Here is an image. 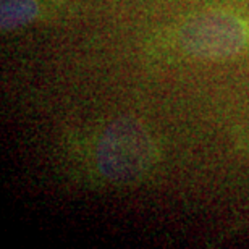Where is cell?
Wrapping results in <instances>:
<instances>
[{"instance_id": "3957f363", "label": "cell", "mask_w": 249, "mask_h": 249, "mask_svg": "<svg viewBox=\"0 0 249 249\" xmlns=\"http://www.w3.org/2000/svg\"><path fill=\"white\" fill-rule=\"evenodd\" d=\"M39 5L36 0H2L0 23L3 31H10L33 21L37 17Z\"/></svg>"}, {"instance_id": "6da1fadb", "label": "cell", "mask_w": 249, "mask_h": 249, "mask_svg": "<svg viewBox=\"0 0 249 249\" xmlns=\"http://www.w3.org/2000/svg\"><path fill=\"white\" fill-rule=\"evenodd\" d=\"M152 139L141 123L118 118L97 142V167L107 180L129 183L141 178L154 162Z\"/></svg>"}, {"instance_id": "7a4b0ae2", "label": "cell", "mask_w": 249, "mask_h": 249, "mask_svg": "<svg viewBox=\"0 0 249 249\" xmlns=\"http://www.w3.org/2000/svg\"><path fill=\"white\" fill-rule=\"evenodd\" d=\"M246 42V26L235 15L225 12L199 13L180 31V44L185 52L206 60L235 55L245 49Z\"/></svg>"}]
</instances>
